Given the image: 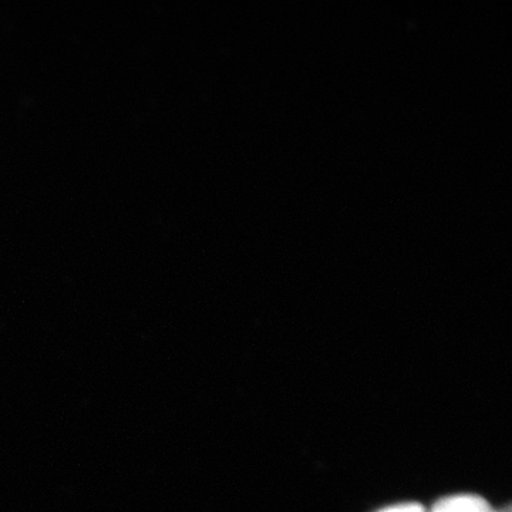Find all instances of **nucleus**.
I'll return each mask as SVG.
<instances>
[{
  "label": "nucleus",
  "mask_w": 512,
  "mask_h": 512,
  "mask_svg": "<svg viewBox=\"0 0 512 512\" xmlns=\"http://www.w3.org/2000/svg\"><path fill=\"white\" fill-rule=\"evenodd\" d=\"M433 512H495L484 498L477 495H453L434 505Z\"/></svg>",
  "instance_id": "1"
},
{
  "label": "nucleus",
  "mask_w": 512,
  "mask_h": 512,
  "mask_svg": "<svg viewBox=\"0 0 512 512\" xmlns=\"http://www.w3.org/2000/svg\"><path fill=\"white\" fill-rule=\"evenodd\" d=\"M379 512H424V507L423 505L416 503H407L384 508V510Z\"/></svg>",
  "instance_id": "2"
},
{
  "label": "nucleus",
  "mask_w": 512,
  "mask_h": 512,
  "mask_svg": "<svg viewBox=\"0 0 512 512\" xmlns=\"http://www.w3.org/2000/svg\"><path fill=\"white\" fill-rule=\"evenodd\" d=\"M498 512H511V508L510 507H507V508H504L503 511H498Z\"/></svg>",
  "instance_id": "3"
}]
</instances>
